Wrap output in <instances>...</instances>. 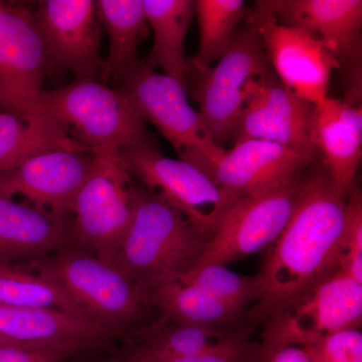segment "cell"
<instances>
[{
    "mask_svg": "<svg viewBox=\"0 0 362 362\" xmlns=\"http://www.w3.org/2000/svg\"><path fill=\"white\" fill-rule=\"evenodd\" d=\"M346 197L322 165L305 171L296 206L259 274L261 292L250 320L259 322L339 269Z\"/></svg>",
    "mask_w": 362,
    "mask_h": 362,
    "instance_id": "obj_1",
    "label": "cell"
},
{
    "mask_svg": "<svg viewBox=\"0 0 362 362\" xmlns=\"http://www.w3.org/2000/svg\"><path fill=\"white\" fill-rule=\"evenodd\" d=\"M207 238L177 209L136 185L134 213L112 266L132 282L192 270Z\"/></svg>",
    "mask_w": 362,
    "mask_h": 362,
    "instance_id": "obj_2",
    "label": "cell"
},
{
    "mask_svg": "<svg viewBox=\"0 0 362 362\" xmlns=\"http://www.w3.org/2000/svg\"><path fill=\"white\" fill-rule=\"evenodd\" d=\"M39 110L52 117L90 153L156 146L146 123L130 102L118 90L97 80L75 78L63 87L42 90Z\"/></svg>",
    "mask_w": 362,
    "mask_h": 362,
    "instance_id": "obj_3",
    "label": "cell"
},
{
    "mask_svg": "<svg viewBox=\"0 0 362 362\" xmlns=\"http://www.w3.org/2000/svg\"><path fill=\"white\" fill-rule=\"evenodd\" d=\"M117 90L145 123L152 124L170 143L180 160L214 181L216 164L226 149L214 142L199 110L188 102L185 86L141 59L117 82Z\"/></svg>",
    "mask_w": 362,
    "mask_h": 362,
    "instance_id": "obj_4",
    "label": "cell"
},
{
    "mask_svg": "<svg viewBox=\"0 0 362 362\" xmlns=\"http://www.w3.org/2000/svg\"><path fill=\"white\" fill-rule=\"evenodd\" d=\"M136 185L119 152L95 153L71 216V246L112 265L134 213Z\"/></svg>",
    "mask_w": 362,
    "mask_h": 362,
    "instance_id": "obj_5",
    "label": "cell"
},
{
    "mask_svg": "<svg viewBox=\"0 0 362 362\" xmlns=\"http://www.w3.org/2000/svg\"><path fill=\"white\" fill-rule=\"evenodd\" d=\"M42 277L63 288L90 317L120 334L139 327L146 306L134 282L115 267L66 246L45 258L30 262Z\"/></svg>",
    "mask_w": 362,
    "mask_h": 362,
    "instance_id": "obj_6",
    "label": "cell"
},
{
    "mask_svg": "<svg viewBox=\"0 0 362 362\" xmlns=\"http://www.w3.org/2000/svg\"><path fill=\"white\" fill-rule=\"evenodd\" d=\"M197 71L194 95L199 112L214 142L223 147L233 141L252 83L274 73L256 25L249 20L216 65Z\"/></svg>",
    "mask_w": 362,
    "mask_h": 362,
    "instance_id": "obj_7",
    "label": "cell"
},
{
    "mask_svg": "<svg viewBox=\"0 0 362 362\" xmlns=\"http://www.w3.org/2000/svg\"><path fill=\"white\" fill-rule=\"evenodd\" d=\"M362 284L341 270L310 288L266 321L259 354L287 344H313L343 330L358 329Z\"/></svg>",
    "mask_w": 362,
    "mask_h": 362,
    "instance_id": "obj_8",
    "label": "cell"
},
{
    "mask_svg": "<svg viewBox=\"0 0 362 362\" xmlns=\"http://www.w3.org/2000/svg\"><path fill=\"white\" fill-rule=\"evenodd\" d=\"M119 156L147 192L177 209L209 240L230 206L209 176L187 162L162 156L152 145L124 148Z\"/></svg>",
    "mask_w": 362,
    "mask_h": 362,
    "instance_id": "obj_9",
    "label": "cell"
},
{
    "mask_svg": "<svg viewBox=\"0 0 362 362\" xmlns=\"http://www.w3.org/2000/svg\"><path fill=\"white\" fill-rule=\"evenodd\" d=\"M303 175L283 187L233 202L221 216L194 268L225 266L273 245L291 218Z\"/></svg>",
    "mask_w": 362,
    "mask_h": 362,
    "instance_id": "obj_10",
    "label": "cell"
},
{
    "mask_svg": "<svg viewBox=\"0 0 362 362\" xmlns=\"http://www.w3.org/2000/svg\"><path fill=\"white\" fill-rule=\"evenodd\" d=\"M49 64L35 13L0 1V110L21 115L39 111Z\"/></svg>",
    "mask_w": 362,
    "mask_h": 362,
    "instance_id": "obj_11",
    "label": "cell"
},
{
    "mask_svg": "<svg viewBox=\"0 0 362 362\" xmlns=\"http://www.w3.org/2000/svg\"><path fill=\"white\" fill-rule=\"evenodd\" d=\"M249 20L258 28L262 45L276 77L295 96L315 105L328 97L337 62L310 33L286 25L257 2Z\"/></svg>",
    "mask_w": 362,
    "mask_h": 362,
    "instance_id": "obj_12",
    "label": "cell"
},
{
    "mask_svg": "<svg viewBox=\"0 0 362 362\" xmlns=\"http://www.w3.org/2000/svg\"><path fill=\"white\" fill-rule=\"evenodd\" d=\"M281 23L296 26L313 35L346 69L349 95L361 98V0H271L259 1Z\"/></svg>",
    "mask_w": 362,
    "mask_h": 362,
    "instance_id": "obj_13",
    "label": "cell"
},
{
    "mask_svg": "<svg viewBox=\"0 0 362 362\" xmlns=\"http://www.w3.org/2000/svg\"><path fill=\"white\" fill-rule=\"evenodd\" d=\"M49 62L76 80H97L102 70L103 26L94 0H44L35 13Z\"/></svg>",
    "mask_w": 362,
    "mask_h": 362,
    "instance_id": "obj_14",
    "label": "cell"
},
{
    "mask_svg": "<svg viewBox=\"0 0 362 362\" xmlns=\"http://www.w3.org/2000/svg\"><path fill=\"white\" fill-rule=\"evenodd\" d=\"M313 114V104L295 96L272 73L252 83L233 144L263 140L317 159L311 138Z\"/></svg>",
    "mask_w": 362,
    "mask_h": 362,
    "instance_id": "obj_15",
    "label": "cell"
},
{
    "mask_svg": "<svg viewBox=\"0 0 362 362\" xmlns=\"http://www.w3.org/2000/svg\"><path fill=\"white\" fill-rule=\"evenodd\" d=\"M95 153L61 149L0 171V195L21 194L54 216L70 218L78 190L89 175Z\"/></svg>",
    "mask_w": 362,
    "mask_h": 362,
    "instance_id": "obj_16",
    "label": "cell"
},
{
    "mask_svg": "<svg viewBox=\"0 0 362 362\" xmlns=\"http://www.w3.org/2000/svg\"><path fill=\"white\" fill-rule=\"evenodd\" d=\"M315 160L276 143L244 140L223 152L214 170V182L232 206L243 197L263 194L297 180Z\"/></svg>",
    "mask_w": 362,
    "mask_h": 362,
    "instance_id": "obj_17",
    "label": "cell"
},
{
    "mask_svg": "<svg viewBox=\"0 0 362 362\" xmlns=\"http://www.w3.org/2000/svg\"><path fill=\"white\" fill-rule=\"evenodd\" d=\"M0 335L23 347H78L88 350L108 346L121 335L90 317L52 309L16 308L0 305Z\"/></svg>",
    "mask_w": 362,
    "mask_h": 362,
    "instance_id": "obj_18",
    "label": "cell"
},
{
    "mask_svg": "<svg viewBox=\"0 0 362 362\" xmlns=\"http://www.w3.org/2000/svg\"><path fill=\"white\" fill-rule=\"evenodd\" d=\"M311 138L323 168L347 199L361 161V102L327 97L314 105Z\"/></svg>",
    "mask_w": 362,
    "mask_h": 362,
    "instance_id": "obj_19",
    "label": "cell"
},
{
    "mask_svg": "<svg viewBox=\"0 0 362 362\" xmlns=\"http://www.w3.org/2000/svg\"><path fill=\"white\" fill-rule=\"evenodd\" d=\"M71 221L0 195V265L35 261L71 246Z\"/></svg>",
    "mask_w": 362,
    "mask_h": 362,
    "instance_id": "obj_20",
    "label": "cell"
},
{
    "mask_svg": "<svg viewBox=\"0 0 362 362\" xmlns=\"http://www.w3.org/2000/svg\"><path fill=\"white\" fill-rule=\"evenodd\" d=\"M143 303L159 311L156 322H180L230 327L240 325L245 311L218 301L180 274L136 283Z\"/></svg>",
    "mask_w": 362,
    "mask_h": 362,
    "instance_id": "obj_21",
    "label": "cell"
},
{
    "mask_svg": "<svg viewBox=\"0 0 362 362\" xmlns=\"http://www.w3.org/2000/svg\"><path fill=\"white\" fill-rule=\"evenodd\" d=\"M251 323L230 327L152 321L137 331L139 342L128 352L131 361L173 358L204 354L221 345L249 337Z\"/></svg>",
    "mask_w": 362,
    "mask_h": 362,
    "instance_id": "obj_22",
    "label": "cell"
},
{
    "mask_svg": "<svg viewBox=\"0 0 362 362\" xmlns=\"http://www.w3.org/2000/svg\"><path fill=\"white\" fill-rule=\"evenodd\" d=\"M145 16L153 42L146 65L175 78L187 88L188 63L185 40L195 16L192 0H143Z\"/></svg>",
    "mask_w": 362,
    "mask_h": 362,
    "instance_id": "obj_23",
    "label": "cell"
},
{
    "mask_svg": "<svg viewBox=\"0 0 362 362\" xmlns=\"http://www.w3.org/2000/svg\"><path fill=\"white\" fill-rule=\"evenodd\" d=\"M61 149L87 151L44 111L21 115L0 110V171L9 170L33 157Z\"/></svg>",
    "mask_w": 362,
    "mask_h": 362,
    "instance_id": "obj_24",
    "label": "cell"
},
{
    "mask_svg": "<svg viewBox=\"0 0 362 362\" xmlns=\"http://www.w3.org/2000/svg\"><path fill=\"white\" fill-rule=\"evenodd\" d=\"M98 14L109 39V52L100 77L118 82L141 59L138 51L148 37L143 0H97Z\"/></svg>",
    "mask_w": 362,
    "mask_h": 362,
    "instance_id": "obj_25",
    "label": "cell"
},
{
    "mask_svg": "<svg viewBox=\"0 0 362 362\" xmlns=\"http://www.w3.org/2000/svg\"><path fill=\"white\" fill-rule=\"evenodd\" d=\"M0 305L52 309L90 317L58 284L13 264L0 265Z\"/></svg>",
    "mask_w": 362,
    "mask_h": 362,
    "instance_id": "obj_26",
    "label": "cell"
},
{
    "mask_svg": "<svg viewBox=\"0 0 362 362\" xmlns=\"http://www.w3.org/2000/svg\"><path fill=\"white\" fill-rule=\"evenodd\" d=\"M246 13L244 0L195 1L199 30V49L194 59L197 70L211 66L225 56Z\"/></svg>",
    "mask_w": 362,
    "mask_h": 362,
    "instance_id": "obj_27",
    "label": "cell"
},
{
    "mask_svg": "<svg viewBox=\"0 0 362 362\" xmlns=\"http://www.w3.org/2000/svg\"><path fill=\"white\" fill-rule=\"evenodd\" d=\"M180 275L218 301L240 310L246 311L247 305L257 302L261 292L258 275H240L223 265L197 267Z\"/></svg>",
    "mask_w": 362,
    "mask_h": 362,
    "instance_id": "obj_28",
    "label": "cell"
},
{
    "mask_svg": "<svg viewBox=\"0 0 362 362\" xmlns=\"http://www.w3.org/2000/svg\"><path fill=\"white\" fill-rule=\"evenodd\" d=\"M346 204L339 269L362 284V195L358 185L350 190Z\"/></svg>",
    "mask_w": 362,
    "mask_h": 362,
    "instance_id": "obj_29",
    "label": "cell"
},
{
    "mask_svg": "<svg viewBox=\"0 0 362 362\" xmlns=\"http://www.w3.org/2000/svg\"><path fill=\"white\" fill-rule=\"evenodd\" d=\"M307 347L315 362H362L359 329L340 331Z\"/></svg>",
    "mask_w": 362,
    "mask_h": 362,
    "instance_id": "obj_30",
    "label": "cell"
},
{
    "mask_svg": "<svg viewBox=\"0 0 362 362\" xmlns=\"http://www.w3.org/2000/svg\"><path fill=\"white\" fill-rule=\"evenodd\" d=\"M259 344L251 342L249 337L221 345L195 356L153 359L140 362H259ZM133 362V361H132Z\"/></svg>",
    "mask_w": 362,
    "mask_h": 362,
    "instance_id": "obj_31",
    "label": "cell"
},
{
    "mask_svg": "<svg viewBox=\"0 0 362 362\" xmlns=\"http://www.w3.org/2000/svg\"><path fill=\"white\" fill-rule=\"evenodd\" d=\"M84 350L78 347H21L16 345L0 346V362H64Z\"/></svg>",
    "mask_w": 362,
    "mask_h": 362,
    "instance_id": "obj_32",
    "label": "cell"
},
{
    "mask_svg": "<svg viewBox=\"0 0 362 362\" xmlns=\"http://www.w3.org/2000/svg\"><path fill=\"white\" fill-rule=\"evenodd\" d=\"M259 362H315L308 347L305 345L287 344L259 354Z\"/></svg>",
    "mask_w": 362,
    "mask_h": 362,
    "instance_id": "obj_33",
    "label": "cell"
},
{
    "mask_svg": "<svg viewBox=\"0 0 362 362\" xmlns=\"http://www.w3.org/2000/svg\"><path fill=\"white\" fill-rule=\"evenodd\" d=\"M4 345H16V346H20V345L16 344V343L9 341L8 339H6V337L0 335V346H4ZM23 347V346H21Z\"/></svg>",
    "mask_w": 362,
    "mask_h": 362,
    "instance_id": "obj_34",
    "label": "cell"
},
{
    "mask_svg": "<svg viewBox=\"0 0 362 362\" xmlns=\"http://www.w3.org/2000/svg\"><path fill=\"white\" fill-rule=\"evenodd\" d=\"M103 362H132L128 358L127 356H124L122 358L110 359V361H106Z\"/></svg>",
    "mask_w": 362,
    "mask_h": 362,
    "instance_id": "obj_35",
    "label": "cell"
}]
</instances>
